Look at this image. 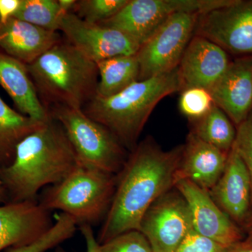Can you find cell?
Instances as JSON below:
<instances>
[{"instance_id": "6da1fadb", "label": "cell", "mask_w": 252, "mask_h": 252, "mask_svg": "<svg viewBox=\"0 0 252 252\" xmlns=\"http://www.w3.org/2000/svg\"><path fill=\"white\" fill-rule=\"evenodd\" d=\"M183 147L164 151L147 137L129 153L117 175L112 205L96 238L99 245L125 232L139 230L151 205L175 187Z\"/></svg>"}, {"instance_id": "7a4b0ae2", "label": "cell", "mask_w": 252, "mask_h": 252, "mask_svg": "<svg viewBox=\"0 0 252 252\" xmlns=\"http://www.w3.org/2000/svg\"><path fill=\"white\" fill-rule=\"evenodd\" d=\"M64 129L51 117L16 149L14 160L0 167L9 203L37 201L43 188L65 179L79 165Z\"/></svg>"}, {"instance_id": "3957f363", "label": "cell", "mask_w": 252, "mask_h": 252, "mask_svg": "<svg viewBox=\"0 0 252 252\" xmlns=\"http://www.w3.org/2000/svg\"><path fill=\"white\" fill-rule=\"evenodd\" d=\"M184 90L179 67L171 72L137 81L112 97L95 96L83 112L108 128L130 153L138 144L146 123L157 104Z\"/></svg>"}, {"instance_id": "277c9868", "label": "cell", "mask_w": 252, "mask_h": 252, "mask_svg": "<svg viewBox=\"0 0 252 252\" xmlns=\"http://www.w3.org/2000/svg\"><path fill=\"white\" fill-rule=\"evenodd\" d=\"M27 67L46 104L83 109L95 97L97 64L67 41H61Z\"/></svg>"}, {"instance_id": "5b68a950", "label": "cell", "mask_w": 252, "mask_h": 252, "mask_svg": "<svg viewBox=\"0 0 252 252\" xmlns=\"http://www.w3.org/2000/svg\"><path fill=\"white\" fill-rule=\"evenodd\" d=\"M117 175L79 164L65 179L43 189L38 203L46 210L62 211L81 225L105 220L115 193Z\"/></svg>"}, {"instance_id": "8992f818", "label": "cell", "mask_w": 252, "mask_h": 252, "mask_svg": "<svg viewBox=\"0 0 252 252\" xmlns=\"http://www.w3.org/2000/svg\"><path fill=\"white\" fill-rule=\"evenodd\" d=\"M49 112L64 129L81 165L116 175L122 171L128 152L105 126L82 109L54 106Z\"/></svg>"}, {"instance_id": "52a82bcc", "label": "cell", "mask_w": 252, "mask_h": 252, "mask_svg": "<svg viewBox=\"0 0 252 252\" xmlns=\"http://www.w3.org/2000/svg\"><path fill=\"white\" fill-rule=\"evenodd\" d=\"M234 0H129L117 14L99 26L124 33L140 46L171 16L179 13L202 15L228 6Z\"/></svg>"}, {"instance_id": "ba28073f", "label": "cell", "mask_w": 252, "mask_h": 252, "mask_svg": "<svg viewBox=\"0 0 252 252\" xmlns=\"http://www.w3.org/2000/svg\"><path fill=\"white\" fill-rule=\"evenodd\" d=\"M200 15L179 13L171 16L140 46L136 56L140 66L138 81L171 72L195 33Z\"/></svg>"}, {"instance_id": "9c48e42d", "label": "cell", "mask_w": 252, "mask_h": 252, "mask_svg": "<svg viewBox=\"0 0 252 252\" xmlns=\"http://www.w3.org/2000/svg\"><path fill=\"white\" fill-rule=\"evenodd\" d=\"M193 230L188 204L177 190H169L151 205L139 228L153 252H175Z\"/></svg>"}, {"instance_id": "30bf717a", "label": "cell", "mask_w": 252, "mask_h": 252, "mask_svg": "<svg viewBox=\"0 0 252 252\" xmlns=\"http://www.w3.org/2000/svg\"><path fill=\"white\" fill-rule=\"evenodd\" d=\"M194 34L212 41L227 53L252 56V0H234L200 15Z\"/></svg>"}, {"instance_id": "8fae6325", "label": "cell", "mask_w": 252, "mask_h": 252, "mask_svg": "<svg viewBox=\"0 0 252 252\" xmlns=\"http://www.w3.org/2000/svg\"><path fill=\"white\" fill-rule=\"evenodd\" d=\"M60 31L67 41L93 62L137 54L140 46L117 30L86 22L74 13L64 15Z\"/></svg>"}, {"instance_id": "7c38bea8", "label": "cell", "mask_w": 252, "mask_h": 252, "mask_svg": "<svg viewBox=\"0 0 252 252\" xmlns=\"http://www.w3.org/2000/svg\"><path fill=\"white\" fill-rule=\"evenodd\" d=\"M175 188L188 204L193 230L228 248L241 241L238 227L222 211L206 190L190 181H176Z\"/></svg>"}, {"instance_id": "4fadbf2b", "label": "cell", "mask_w": 252, "mask_h": 252, "mask_svg": "<svg viewBox=\"0 0 252 252\" xmlns=\"http://www.w3.org/2000/svg\"><path fill=\"white\" fill-rule=\"evenodd\" d=\"M209 194L233 221L246 223L251 213V179L234 145L228 153L223 173Z\"/></svg>"}, {"instance_id": "5bb4252c", "label": "cell", "mask_w": 252, "mask_h": 252, "mask_svg": "<svg viewBox=\"0 0 252 252\" xmlns=\"http://www.w3.org/2000/svg\"><path fill=\"white\" fill-rule=\"evenodd\" d=\"M210 93L215 105L240 125L252 111V56L231 61Z\"/></svg>"}, {"instance_id": "9a60e30c", "label": "cell", "mask_w": 252, "mask_h": 252, "mask_svg": "<svg viewBox=\"0 0 252 252\" xmlns=\"http://www.w3.org/2000/svg\"><path fill=\"white\" fill-rule=\"evenodd\" d=\"M51 212L36 202L0 205V251L35 241L53 226Z\"/></svg>"}, {"instance_id": "2e32d148", "label": "cell", "mask_w": 252, "mask_h": 252, "mask_svg": "<svg viewBox=\"0 0 252 252\" xmlns=\"http://www.w3.org/2000/svg\"><path fill=\"white\" fill-rule=\"evenodd\" d=\"M230 63L228 54L221 47L203 36L194 34L179 64L184 90L201 88L210 91Z\"/></svg>"}, {"instance_id": "e0dca14e", "label": "cell", "mask_w": 252, "mask_h": 252, "mask_svg": "<svg viewBox=\"0 0 252 252\" xmlns=\"http://www.w3.org/2000/svg\"><path fill=\"white\" fill-rule=\"evenodd\" d=\"M183 147L176 181H190L209 193L223 173L229 152L207 143L192 132Z\"/></svg>"}, {"instance_id": "ac0fdd59", "label": "cell", "mask_w": 252, "mask_h": 252, "mask_svg": "<svg viewBox=\"0 0 252 252\" xmlns=\"http://www.w3.org/2000/svg\"><path fill=\"white\" fill-rule=\"evenodd\" d=\"M61 41L58 32L46 31L18 18L0 23V47L27 65Z\"/></svg>"}, {"instance_id": "d6986e66", "label": "cell", "mask_w": 252, "mask_h": 252, "mask_svg": "<svg viewBox=\"0 0 252 252\" xmlns=\"http://www.w3.org/2000/svg\"><path fill=\"white\" fill-rule=\"evenodd\" d=\"M0 85L25 115L39 122L49 120L51 114L39 98L27 64L1 52Z\"/></svg>"}, {"instance_id": "ffe728a7", "label": "cell", "mask_w": 252, "mask_h": 252, "mask_svg": "<svg viewBox=\"0 0 252 252\" xmlns=\"http://www.w3.org/2000/svg\"><path fill=\"white\" fill-rule=\"evenodd\" d=\"M96 64L99 77L97 97H112L138 81L140 66L136 54L116 56Z\"/></svg>"}, {"instance_id": "44dd1931", "label": "cell", "mask_w": 252, "mask_h": 252, "mask_svg": "<svg viewBox=\"0 0 252 252\" xmlns=\"http://www.w3.org/2000/svg\"><path fill=\"white\" fill-rule=\"evenodd\" d=\"M44 122L19 114L0 97V167L13 161L18 144Z\"/></svg>"}, {"instance_id": "7402d4cb", "label": "cell", "mask_w": 252, "mask_h": 252, "mask_svg": "<svg viewBox=\"0 0 252 252\" xmlns=\"http://www.w3.org/2000/svg\"><path fill=\"white\" fill-rule=\"evenodd\" d=\"M193 122L190 132L207 143L228 153L235 143L237 130L229 117L217 105Z\"/></svg>"}, {"instance_id": "603a6c76", "label": "cell", "mask_w": 252, "mask_h": 252, "mask_svg": "<svg viewBox=\"0 0 252 252\" xmlns=\"http://www.w3.org/2000/svg\"><path fill=\"white\" fill-rule=\"evenodd\" d=\"M64 15L58 0H21L14 18L46 31L58 32Z\"/></svg>"}, {"instance_id": "cb8c5ba5", "label": "cell", "mask_w": 252, "mask_h": 252, "mask_svg": "<svg viewBox=\"0 0 252 252\" xmlns=\"http://www.w3.org/2000/svg\"><path fill=\"white\" fill-rule=\"evenodd\" d=\"M77 228V224L74 219L61 213L56 223L40 238L28 245L10 248L7 252H47L72 238Z\"/></svg>"}, {"instance_id": "d4e9b609", "label": "cell", "mask_w": 252, "mask_h": 252, "mask_svg": "<svg viewBox=\"0 0 252 252\" xmlns=\"http://www.w3.org/2000/svg\"><path fill=\"white\" fill-rule=\"evenodd\" d=\"M129 0H79L74 13L88 23L97 24L112 18L128 2Z\"/></svg>"}, {"instance_id": "484cf974", "label": "cell", "mask_w": 252, "mask_h": 252, "mask_svg": "<svg viewBox=\"0 0 252 252\" xmlns=\"http://www.w3.org/2000/svg\"><path fill=\"white\" fill-rule=\"evenodd\" d=\"M179 108L192 122L206 115L215 105L210 91L201 88H189L182 91Z\"/></svg>"}, {"instance_id": "4316f807", "label": "cell", "mask_w": 252, "mask_h": 252, "mask_svg": "<svg viewBox=\"0 0 252 252\" xmlns=\"http://www.w3.org/2000/svg\"><path fill=\"white\" fill-rule=\"evenodd\" d=\"M99 252H153L147 239L140 231L133 230L114 237L99 245Z\"/></svg>"}, {"instance_id": "83f0119b", "label": "cell", "mask_w": 252, "mask_h": 252, "mask_svg": "<svg viewBox=\"0 0 252 252\" xmlns=\"http://www.w3.org/2000/svg\"><path fill=\"white\" fill-rule=\"evenodd\" d=\"M233 145L248 167L250 173L252 183V111L248 118L238 126Z\"/></svg>"}, {"instance_id": "f1b7e54d", "label": "cell", "mask_w": 252, "mask_h": 252, "mask_svg": "<svg viewBox=\"0 0 252 252\" xmlns=\"http://www.w3.org/2000/svg\"><path fill=\"white\" fill-rule=\"evenodd\" d=\"M225 247L192 230L175 252H225Z\"/></svg>"}, {"instance_id": "f546056e", "label": "cell", "mask_w": 252, "mask_h": 252, "mask_svg": "<svg viewBox=\"0 0 252 252\" xmlns=\"http://www.w3.org/2000/svg\"><path fill=\"white\" fill-rule=\"evenodd\" d=\"M21 0H0V23L14 17L21 4Z\"/></svg>"}, {"instance_id": "4dcf8cb0", "label": "cell", "mask_w": 252, "mask_h": 252, "mask_svg": "<svg viewBox=\"0 0 252 252\" xmlns=\"http://www.w3.org/2000/svg\"><path fill=\"white\" fill-rule=\"evenodd\" d=\"M81 233L86 240V252H99V244L97 243V239L94 237V230L91 225H81L79 227ZM57 252H63L59 250Z\"/></svg>"}, {"instance_id": "1f68e13d", "label": "cell", "mask_w": 252, "mask_h": 252, "mask_svg": "<svg viewBox=\"0 0 252 252\" xmlns=\"http://www.w3.org/2000/svg\"><path fill=\"white\" fill-rule=\"evenodd\" d=\"M225 252H252V243L241 240L225 248Z\"/></svg>"}, {"instance_id": "d6a6232c", "label": "cell", "mask_w": 252, "mask_h": 252, "mask_svg": "<svg viewBox=\"0 0 252 252\" xmlns=\"http://www.w3.org/2000/svg\"><path fill=\"white\" fill-rule=\"evenodd\" d=\"M60 7L64 14L72 13L77 1L76 0H58Z\"/></svg>"}, {"instance_id": "836d02e7", "label": "cell", "mask_w": 252, "mask_h": 252, "mask_svg": "<svg viewBox=\"0 0 252 252\" xmlns=\"http://www.w3.org/2000/svg\"><path fill=\"white\" fill-rule=\"evenodd\" d=\"M245 223H246L247 232H248V238L246 240L252 243V211Z\"/></svg>"}, {"instance_id": "e575fe53", "label": "cell", "mask_w": 252, "mask_h": 252, "mask_svg": "<svg viewBox=\"0 0 252 252\" xmlns=\"http://www.w3.org/2000/svg\"><path fill=\"white\" fill-rule=\"evenodd\" d=\"M9 203L7 195L5 192L4 188L0 183V205H4V204Z\"/></svg>"}]
</instances>
